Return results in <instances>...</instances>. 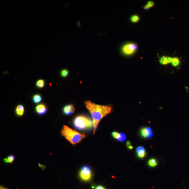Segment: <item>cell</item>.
<instances>
[{
	"label": "cell",
	"instance_id": "obj_11",
	"mask_svg": "<svg viewBox=\"0 0 189 189\" xmlns=\"http://www.w3.org/2000/svg\"><path fill=\"white\" fill-rule=\"evenodd\" d=\"M148 164L150 167H154L157 166L158 162L156 159L151 158L148 161Z\"/></svg>",
	"mask_w": 189,
	"mask_h": 189
},
{
	"label": "cell",
	"instance_id": "obj_24",
	"mask_svg": "<svg viewBox=\"0 0 189 189\" xmlns=\"http://www.w3.org/2000/svg\"><path fill=\"white\" fill-rule=\"evenodd\" d=\"M126 145L127 147H130V146H132L131 145V143L130 142V141H128L127 142L126 144Z\"/></svg>",
	"mask_w": 189,
	"mask_h": 189
},
{
	"label": "cell",
	"instance_id": "obj_12",
	"mask_svg": "<svg viewBox=\"0 0 189 189\" xmlns=\"http://www.w3.org/2000/svg\"><path fill=\"white\" fill-rule=\"evenodd\" d=\"M33 101L36 104H38L42 100V97L39 94H35L33 98Z\"/></svg>",
	"mask_w": 189,
	"mask_h": 189
},
{
	"label": "cell",
	"instance_id": "obj_27",
	"mask_svg": "<svg viewBox=\"0 0 189 189\" xmlns=\"http://www.w3.org/2000/svg\"><path fill=\"white\" fill-rule=\"evenodd\" d=\"M78 26L79 27H80V23L79 22V21H78Z\"/></svg>",
	"mask_w": 189,
	"mask_h": 189
},
{
	"label": "cell",
	"instance_id": "obj_20",
	"mask_svg": "<svg viewBox=\"0 0 189 189\" xmlns=\"http://www.w3.org/2000/svg\"><path fill=\"white\" fill-rule=\"evenodd\" d=\"M147 4L150 7H152L154 5V3L153 1H149L147 2Z\"/></svg>",
	"mask_w": 189,
	"mask_h": 189
},
{
	"label": "cell",
	"instance_id": "obj_5",
	"mask_svg": "<svg viewBox=\"0 0 189 189\" xmlns=\"http://www.w3.org/2000/svg\"><path fill=\"white\" fill-rule=\"evenodd\" d=\"M138 49V46L134 43H129L122 47L121 51L124 55L127 56L132 55L136 52Z\"/></svg>",
	"mask_w": 189,
	"mask_h": 189
},
{
	"label": "cell",
	"instance_id": "obj_13",
	"mask_svg": "<svg viewBox=\"0 0 189 189\" xmlns=\"http://www.w3.org/2000/svg\"><path fill=\"white\" fill-rule=\"evenodd\" d=\"M126 135L124 133H119V136H118L116 140L119 141L124 142L126 139Z\"/></svg>",
	"mask_w": 189,
	"mask_h": 189
},
{
	"label": "cell",
	"instance_id": "obj_14",
	"mask_svg": "<svg viewBox=\"0 0 189 189\" xmlns=\"http://www.w3.org/2000/svg\"><path fill=\"white\" fill-rule=\"evenodd\" d=\"M14 156L13 155H11L8 156V157L4 159V162L6 163H11L14 162Z\"/></svg>",
	"mask_w": 189,
	"mask_h": 189
},
{
	"label": "cell",
	"instance_id": "obj_1",
	"mask_svg": "<svg viewBox=\"0 0 189 189\" xmlns=\"http://www.w3.org/2000/svg\"><path fill=\"white\" fill-rule=\"evenodd\" d=\"M85 105L93 118L94 134L101 120L111 113L112 108L110 106L96 104L90 101L86 102Z\"/></svg>",
	"mask_w": 189,
	"mask_h": 189
},
{
	"label": "cell",
	"instance_id": "obj_17",
	"mask_svg": "<svg viewBox=\"0 0 189 189\" xmlns=\"http://www.w3.org/2000/svg\"><path fill=\"white\" fill-rule=\"evenodd\" d=\"M160 64H163V65H166L169 63L168 60H167V57L165 56L161 57L160 60Z\"/></svg>",
	"mask_w": 189,
	"mask_h": 189
},
{
	"label": "cell",
	"instance_id": "obj_6",
	"mask_svg": "<svg viewBox=\"0 0 189 189\" xmlns=\"http://www.w3.org/2000/svg\"><path fill=\"white\" fill-rule=\"evenodd\" d=\"M140 134L143 138L146 139H151L154 136L153 132L151 128L149 127L141 128L140 129Z\"/></svg>",
	"mask_w": 189,
	"mask_h": 189
},
{
	"label": "cell",
	"instance_id": "obj_3",
	"mask_svg": "<svg viewBox=\"0 0 189 189\" xmlns=\"http://www.w3.org/2000/svg\"><path fill=\"white\" fill-rule=\"evenodd\" d=\"M73 124L77 129L81 131L89 130L94 127L93 120L83 115H79L75 118Z\"/></svg>",
	"mask_w": 189,
	"mask_h": 189
},
{
	"label": "cell",
	"instance_id": "obj_8",
	"mask_svg": "<svg viewBox=\"0 0 189 189\" xmlns=\"http://www.w3.org/2000/svg\"><path fill=\"white\" fill-rule=\"evenodd\" d=\"M136 151L137 156L140 159H143L145 157L146 153L145 148L141 146L137 148Z\"/></svg>",
	"mask_w": 189,
	"mask_h": 189
},
{
	"label": "cell",
	"instance_id": "obj_9",
	"mask_svg": "<svg viewBox=\"0 0 189 189\" xmlns=\"http://www.w3.org/2000/svg\"><path fill=\"white\" fill-rule=\"evenodd\" d=\"M36 111L38 114L42 115L46 113L47 109L45 105L44 104H40L36 107Z\"/></svg>",
	"mask_w": 189,
	"mask_h": 189
},
{
	"label": "cell",
	"instance_id": "obj_19",
	"mask_svg": "<svg viewBox=\"0 0 189 189\" xmlns=\"http://www.w3.org/2000/svg\"><path fill=\"white\" fill-rule=\"evenodd\" d=\"M61 76L63 78H66L69 74V71L67 70L64 69L62 70L60 73Z\"/></svg>",
	"mask_w": 189,
	"mask_h": 189
},
{
	"label": "cell",
	"instance_id": "obj_18",
	"mask_svg": "<svg viewBox=\"0 0 189 189\" xmlns=\"http://www.w3.org/2000/svg\"><path fill=\"white\" fill-rule=\"evenodd\" d=\"M130 20L133 23H137L139 20V17L138 16L136 15H133L131 17Z\"/></svg>",
	"mask_w": 189,
	"mask_h": 189
},
{
	"label": "cell",
	"instance_id": "obj_22",
	"mask_svg": "<svg viewBox=\"0 0 189 189\" xmlns=\"http://www.w3.org/2000/svg\"><path fill=\"white\" fill-rule=\"evenodd\" d=\"M167 60H168V63H172V58L171 57H167Z\"/></svg>",
	"mask_w": 189,
	"mask_h": 189
},
{
	"label": "cell",
	"instance_id": "obj_21",
	"mask_svg": "<svg viewBox=\"0 0 189 189\" xmlns=\"http://www.w3.org/2000/svg\"><path fill=\"white\" fill-rule=\"evenodd\" d=\"M94 189H106L104 186L101 185H98L94 187Z\"/></svg>",
	"mask_w": 189,
	"mask_h": 189
},
{
	"label": "cell",
	"instance_id": "obj_15",
	"mask_svg": "<svg viewBox=\"0 0 189 189\" xmlns=\"http://www.w3.org/2000/svg\"><path fill=\"white\" fill-rule=\"evenodd\" d=\"M36 86L39 88H42L44 87L45 82L43 79H39L36 82Z\"/></svg>",
	"mask_w": 189,
	"mask_h": 189
},
{
	"label": "cell",
	"instance_id": "obj_2",
	"mask_svg": "<svg viewBox=\"0 0 189 189\" xmlns=\"http://www.w3.org/2000/svg\"><path fill=\"white\" fill-rule=\"evenodd\" d=\"M61 135L73 145L79 143L86 137L83 133L76 132L66 125L64 126Z\"/></svg>",
	"mask_w": 189,
	"mask_h": 189
},
{
	"label": "cell",
	"instance_id": "obj_16",
	"mask_svg": "<svg viewBox=\"0 0 189 189\" xmlns=\"http://www.w3.org/2000/svg\"><path fill=\"white\" fill-rule=\"evenodd\" d=\"M172 63L173 66L177 67L179 65L180 63V60L178 57H173L172 58Z\"/></svg>",
	"mask_w": 189,
	"mask_h": 189
},
{
	"label": "cell",
	"instance_id": "obj_23",
	"mask_svg": "<svg viewBox=\"0 0 189 189\" xmlns=\"http://www.w3.org/2000/svg\"><path fill=\"white\" fill-rule=\"evenodd\" d=\"M149 6L147 5V4H146L144 7V9L147 10H149Z\"/></svg>",
	"mask_w": 189,
	"mask_h": 189
},
{
	"label": "cell",
	"instance_id": "obj_25",
	"mask_svg": "<svg viewBox=\"0 0 189 189\" xmlns=\"http://www.w3.org/2000/svg\"><path fill=\"white\" fill-rule=\"evenodd\" d=\"M128 148L129 149L132 150L133 149V147L132 146H132H130V147H129Z\"/></svg>",
	"mask_w": 189,
	"mask_h": 189
},
{
	"label": "cell",
	"instance_id": "obj_4",
	"mask_svg": "<svg viewBox=\"0 0 189 189\" xmlns=\"http://www.w3.org/2000/svg\"><path fill=\"white\" fill-rule=\"evenodd\" d=\"M79 177L83 181L88 182L90 181L92 177L91 167L87 165L83 166L79 171Z\"/></svg>",
	"mask_w": 189,
	"mask_h": 189
},
{
	"label": "cell",
	"instance_id": "obj_10",
	"mask_svg": "<svg viewBox=\"0 0 189 189\" xmlns=\"http://www.w3.org/2000/svg\"><path fill=\"white\" fill-rule=\"evenodd\" d=\"M17 115L19 116H22L24 113V107L22 105H19L17 106L16 109Z\"/></svg>",
	"mask_w": 189,
	"mask_h": 189
},
{
	"label": "cell",
	"instance_id": "obj_26",
	"mask_svg": "<svg viewBox=\"0 0 189 189\" xmlns=\"http://www.w3.org/2000/svg\"><path fill=\"white\" fill-rule=\"evenodd\" d=\"M0 189H8L5 188V187H3L1 186V187H0Z\"/></svg>",
	"mask_w": 189,
	"mask_h": 189
},
{
	"label": "cell",
	"instance_id": "obj_7",
	"mask_svg": "<svg viewBox=\"0 0 189 189\" xmlns=\"http://www.w3.org/2000/svg\"><path fill=\"white\" fill-rule=\"evenodd\" d=\"M75 110L74 106L72 104L67 105L63 109L64 113L67 115L72 114L74 112Z\"/></svg>",
	"mask_w": 189,
	"mask_h": 189
}]
</instances>
